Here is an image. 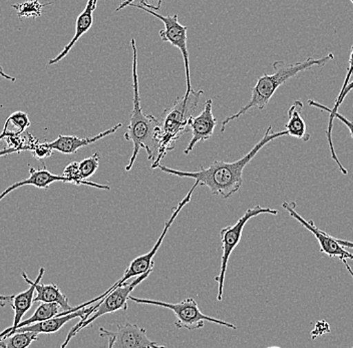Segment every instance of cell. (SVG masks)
Segmentation results:
<instances>
[{"label": "cell", "mask_w": 353, "mask_h": 348, "mask_svg": "<svg viewBox=\"0 0 353 348\" xmlns=\"http://www.w3.org/2000/svg\"><path fill=\"white\" fill-rule=\"evenodd\" d=\"M272 127H268L265 135L257 144L252 147L250 152L240 160L235 162H223L215 161L212 163L209 168L201 167L198 172H184L179 170L168 168V167L159 165L158 169L170 175L180 178H190L199 183L200 186H206L213 195L220 196L223 199H228L234 194L240 190L243 184V172L247 165L256 157L260 150L263 149L267 144L273 140L288 135L287 131L276 132L273 133Z\"/></svg>", "instance_id": "1"}, {"label": "cell", "mask_w": 353, "mask_h": 348, "mask_svg": "<svg viewBox=\"0 0 353 348\" xmlns=\"http://www.w3.org/2000/svg\"><path fill=\"white\" fill-rule=\"evenodd\" d=\"M132 48V90H134V108L130 118V124L128 125L125 139L134 144L132 157L129 164L125 166V171H131L134 162L138 158L141 150L147 152L148 158L154 160L158 155V142L157 134L160 130L161 122L158 119L151 114H145L141 107L140 92H139L138 78V50H137L136 41H131Z\"/></svg>", "instance_id": "2"}, {"label": "cell", "mask_w": 353, "mask_h": 348, "mask_svg": "<svg viewBox=\"0 0 353 348\" xmlns=\"http://www.w3.org/2000/svg\"><path fill=\"white\" fill-rule=\"evenodd\" d=\"M333 59H334V54H330L321 57V59L308 57L305 61L295 63H287L284 61H274L273 63V68L275 70L274 74H265L258 78L257 83H256L255 87L252 90L251 100L246 105L241 108L239 112L225 119L224 122L222 123V127H221V132L224 133L227 125L230 124L232 121L239 119L240 116L246 114L252 108H257L260 111L264 110L272 96H274L275 92H277V90L289 79L295 78L300 72H305V70H311V68L324 67L326 63H330Z\"/></svg>", "instance_id": "3"}, {"label": "cell", "mask_w": 353, "mask_h": 348, "mask_svg": "<svg viewBox=\"0 0 353 348\" xmlns=\"http://www.w3.org/2000/svg\"><path fill=\"white\" fill-rule=\"evenodd\" d=\"M203 94V90H192L189 96L178 99L173 107L165 110L160 130L157 134L158 142V155L152 165V169L158 168L169 152L175 149V143L184 134L187 133L188 122L193 116L197 109L199 101Z\"/></svg>", "instance_id": "4"}, {"label": "cell", "mask_w": 353, "mask_h": 348, "mask_svg": "<svg viewBox=\"0 0 353 348\" xmlns=\"http://www.w3.org/2000/svg\"><path fill=\"white\" fill-rule=\"evenodd\" d=\"M153 270L148 271L140 276L136 277V279L130 282V283L125 282V283L114 288L105 298L97 303L96 305L88 307V314L83 316V318L81 319V321L76 326H74L70 330L65 342L61 345V347H68L72 338H74L81 330L85 329L88 325H92L99 317L105 314H114V312L119 311V310H127L130 295L134 291L137 286L140 285L143 281H145L151 275Z\"/></svg>", "instance_id": "5"}, {"label": "cell", "mask_w": 353, "mask_h": 348, "mask_svg": "<svg viewBox=\"0 0 353 348\" xmlns=\"http://www.w3.org/2000/svg\"><path fill=\"white\" fill-rule=\"evenodd\" d=\"M198 186H200V185H199V183L196 182L195 181V184H194V186L192 187L189 193L187 194L186 197H185L182 201L179 203V205L176 206L175 210H173V213H172L170 219L165 222L164 229H163L162 234H161L160 237H159L158 241H157V243L154 244V246L153 248H152V250L150 251V252H148L147 254L141 255V256L137 257V258L132 260L131 264H130L129 267H128L127 271H125V274H123V276L121 277L120 280L117 281L116 283L112 286V287H110L109 289L107 290V291L103 293L101 295H99V296L96 297V298L92 299V300L88 301V303L81 304V305H79L81 306V308L88 307V306H90V304L99 303V301H101V299L105 298V297L107 296L109 293L112 292L114 288L118 287V286L121 285V284L125 283V282L129 281L131 278H136V277L140 276V275L143 274V273L154 269V262L153 259L154 255L157 254L159 249H160L161 246H162V243L163 241H164L165 235H167L169 229L171 228L172 224H173L174 221H175L176 216H178L179 213L182 211V209L184 208L187 204H189L190 201H191L192 195H193L194 191L196 190V188H197Z\"/></svg>", "instance_id": "6"}, {"label": "cell", "mask_w": 353, "mask_h": 348, "mask_svg": "<svg viewBox=\"0 0 353 348\" xmlns=\"http://www.w3.org/2000/svg\"><path fill=\"white\" fill-rule=\"evenodd\" d=\"M130 300L138 304H147V305L160 306L172 310L176 315V328H185L188 330H197L204 326L206 321L215 323L221 326H226L231 329H237L236 325L230 323L222 320V319L214 318L208 315L203 314L199 308L197 303L193 298H187L178 303H164V301L153 300V299H143L130 295Z\"/></svg>", "instance_id": "7"}, {"label": "cell", "mask_w": 353, "mask_h": 348, "mask_svg": "<svg viewBox=\"0 0 353 348\" xmlns=\"http://www.w3.org/2000/svg\"><path fill=\"white\" fill-rule=\"evenodd\" d=\"M261 214H270V215H277L278 211L274 209L266 208V207L257 206L254 208L248 209L244 215L238 220L237 223L233 226L225 227L220 231L221 247H222V256H221V268L218 276L215 277V281L218 282V294L217 300L222 301L223 290H224L225 276H226L227 268H228V262L230 259L232 252L234 249L237 247L241 240L243 230L245 225L249 220L261 215Z\"/></svg>", "instance_id": "8"}, {"label": "cell", "mask_w": 353, "mask_h": 348, "mask_svg": "<svg viewBox=\"0 0 353 348\" xmlns=\"http://www.w3.org/2000/svg\"><path fill=\"white\" fill-rule=\"evenodd\" d=\"M131 8H136L138 10H143L153 15L157 19H160L164 23V28L160 32V37L165 43H171L172 45L179 48L181 54H182L183 59H184L185 72H186L187 92L185 96H189L190 92H192L191 76H190V59L189 52L187 48V26L182 25L179 23L178 15H165L160 14L156 10L151 8H145L143 4H136L132 2L130 3Z\"/></svg>", "instance_id": "9"}, {"label": "cell", "mask_w": 353, "mask_h": 348, "mask_svg": "<svg viewBox=\"0 0 353 348\" xmlns=\"http://www.w3.org/2000/svg\"><path fill=\"white\" fill-rule=\"evenodd\" d=\"M99 336L109 339V348H160V345L151 340L147 336V330L138 325L125 323L117 326V331H110L105 328H99Z\"/></svg>", "instance_id": "10"}, {"label": "cell", "mask_w": 353, "mask_h": 348, "mask_svg": "<svg viewBox=\"0 0 353 348\" xmlns=\"http://www.w3.org/2000/svg\"><path fill=\"white\" fill-rule=\"evenodd\" d=\"M282 207L285 209L291 217L297 220L302 226L305 227L308 231H310V232L316 237L317 241H319V243L320 251H321L322 253L327 255L330 258L353 260V254L346 251L345 248L341 245L339 242L337 241L336 238L332 237L331 235L327 234V233L324 232V231L320 230L319 227H316V225L314 224V222L311 221V220L308 221V220L304 219L301 215L297 213L296 203L284 202L283 204H282Z\"/></svg>", "instance_id": "11"}, {"label": "cell", "mask_w": 353, "mask_h": 348, "mask_svg": "<svg viewBox=\"0 0 353 348\" xmlns=\"http://www.w3.org/2000/svg\"><path fill=\"white\" fill-rule=\"evenodd\" d=\"M212 105H213V101L208 99L205 103L203 112L197 116L190 118L188 125L192 130L193 136H192V140L190 141L187 149L185 150V155H188L190 152L193 151L198 143L206 142L213 136L214 130L217 125V119L214 116L213 112H212Z\"/></svg>", "instance_id": "12"}, {"label": "cell", "mask_w": 353, "mask_h": 348, "mask_svg": "<svg viewBox=\"0 0 353 348\" xmlns=\"http://www.w3.org/2000/svg\"><path fill=\"white\" fill-rule=\"evenodd\" d=\"M121 127H123V124L120 123V124L114 125V127H110L107 131L103 132V133L99 134V135L90 136V138L81 139L74 136L61 135L54 142H46V145L50 147V149L54 150V151L65 154V155H72V154H76L81 147L90 146V145L99 142V141L105 138V136L112 135L119 129H121Z\"/></svg>", "instance_id": "13"}, {"label": "cell", "mask_w": 353, "mask_h": 348, "mask_svg": "<svg viewBox=\"0 0 353 348\" xmlns=\"http://www.w3.org/2000/svg\"><path fill=\"white\" fill-rule=\"evenodd\" d=\"M21 276L24 281L30 285V288L26 291L19 293V294L13 295L12 301L10 303L11 307L14 311L13 325L4 329L3 331L0 332V339L12 334L13 330L17 328L19 323H21L24 314L32 308L33 303H34V293H37L35 291V281L30 280L26 272H22Z\"/></svg>", "instance_id": "14"}, {"label": "cell", "mask_w": 353, "mask_h": 348, "mask_svg": "<svg viewBox=\"0 0 353 348\" xmlns=\"http://www.w3.org/2000/svg\"><path fill=\"white\" fill-rule=\"evenodd\" d=\"M46 269L41 267L39 269L37 278L35 279V291L37 296L34 297V303H57L61 308L63 311H77L76 307H72L68 303V298L61 291L55 284H43L41 283L43 279Z\"/></svg>", "instance_id": "15"}, {"label": "cell", "mask_w": 353, "mask_h": 348, "mask_svg": "<svg viewBox=\"0 0 353 348\" xmlns=\"http://www.w3.org/2000/svg\"><path fill=\"white\" fill-rule=\"evenodd\" d=\"M88 312V307L81 308V309L77 310V311L70 312V314L65 315H55L52 318L46 319V320L41 321V323H33V325L23 326V327L17 328L14 331L12 332H23V331H32L35 334H55V332L61 330L68 323V321L72 320V319L83 318L85 314ZM10 334V336H11Z\"/></svg>", "instance_id": "16"}, {"label": "cell", "mask_w": 353, "mask_h": 348, "mask_svg": "<svg viewBox=\"0 0 353 348\" xmlns=\"http://www.w3.org/2000/svg\"><path fill=\"white\" fill-rule=\"evenodd\" d=\"M55 182L68 183V181L65 176L54 175V174L50 173L48 170H46V167H44L43 169H34L30 167V178L14 183V184L8 187L6 191L2 192V193L0 194V201H1L6 196L11 193V192L21 188V187L32 185V186L37 187V188L39 189H48L50 185L54 184Z\"/></svg>", "instance_id": "17"}, {"label": "cell", "mask_w": 353, "mask_h": 348, "mask_svg": "<svg viewBox=\"0 0 353 348\" xmlns=\"http://www.w3.org/2000/svg\"><path fill=\"white\" fill-rule=\"evenodd\" d=\"M96 6L97 4L94 3V0H88L85 10H83V12L79 14V17H77L76 34H74L72 41H70V43H68V45H65V48L61 50V54H59V56L48 61V65H55V63H59L61 59H65V57L68 56V52L72 50V48H74V45H76L77 41H79V39H81L83 34H87L88 30H90V28H92V21H94V19H92V13H94V10H96Z\"/></svg>", "instance_id": "18"}, {"label": "cell", "mask_w": 353, "mask_h": 348, "mask_svg": "<svg viewBox=\"0 0 353 348\" xmlns=\"http://www.w3.org/2000/svg\"><path fill=\"white\" fill-rule=\"evenodd\" d=\"M303 107V103L300 100L295 101L291 105L288 112H287L288 114V122L285 125V130L289 136L299 139L303 142H308L311 136L307 133L305 122L301 116Z\"/></svg>", "instance_id": "19"}, {"label": "cell", "mask_w": 353, "mask_h": 348, "mask_svg": "<svg viewBox=\"0 0 353 348\" xmlns=\"http://www.w3.org/2000/svg\"><path fill=\"white\" fill-rule=\"evenodd\" d=\"M39 339V334L32 331L14 332L10 336L0 339V347L26 348L32 345L33 341Z\"/></svg>", "instance_id": "20"}, {"label": "cell", "mask_w": 353, "mask_h": 348, "mask_svg": "<svg viewBox=\"0 0 353 348\" xmlns=\"http://www.w3.org/2000/svg\"><path fill=\"white\" fill-rule=\"evenodd\" d=\"M59 308L61 307L57 303H41V305L35 310L34 314L32 315V316L26 319V320L19 323L15 329L19 327H23V326L33 325V323H41V321L46 320V319L52 318V317H54L55 315L59 314ZM14 330H13V331H14Z\"/></svg>", "instance_id": "21"}, {"label": "cell", "mask_w": 353, "mask_h": 348, "mask_svg": "<svg viewBox=\"0 0 353 348\" xmlns=\"http://www.w3.org/2000/svg\"><path fill=\"white\" fill-rule=\"evenodd\" d=\"M50 2L41 3L39 0H28L22 3H15L11 8L17 10L19 19H39L43 14V10L46 6H50Z\"/></svg>", "instance_id": "22"}, {"label": "cell", "mask_w": 353, "mask_h": 348, "mask_svg": "<svg viewBox=\"0 0 353 348\" xmlns=\"http://www.w3.org/2000/svg\"><path fill=\"white\" fill-rule=\"evenodd\" d=\"M63 176L68 179V183L74 185H83V186H90L92 188L101 189V190H110L108 185L98 184V183L90 182V181L81 179V171H79V165L77 162H72L65 167Z\"/></svg>", "instance_id": "23"}, {"label": "cell", "mask_w": 353, "mask_h": 348, "mask_svg": "<svg viewBox=\"0 0 353 348\" xmlns=\"http://www.w3.org/2000/svg\"><path fill=\"white\" fill-rule=\"evenodd\" d=\"M99 161H101L99 154L96 153L79 163L81 179H90L96 173L97 170L99 169Z\"/></svg>", "instance_id": "24"}, {"label": "cell", "mask_w": 353, "mask_h": 348, "mask_svg": "<svg viewBox=\"0 0 353 348\" xmlns=\"http://www.w3.org/2000/svg\"><path fill=\"white\" fill-rule=\"evenodd\" d=\"M134 1V0H123V1H121V6L117 8L116 12H120V10L127 8V6H129L130 3H132ZM162 2V0H141V4H143V6H145V8L156 10V12H159V10H161Z\"/></svg>", "instance_id": "25"}, {"label": "cell", "mask_w": 353, "mask_h": 348, "mask_svg": "<svg viewBox=\"0 0 353 348\" xmlns=\"http://www.w3.org/2000/svg\"><path fill=\"white\" fill-rule=\"evenodd\" d=\"M52 152H54V150L46 146V143H43V144L39 143L32 153L33 154V157L37 158V160L43 161L44 158L50 157L52 155Z\"/></svg>", "instance_id": "26"}, {"label": "cell", "mask_w": 353, "mask_h": 348, "mask_svg": "<svg viewBox=\"0 0 353 348\" xmlns=\"http://www.w3.org/2000/svg\"><path fill=\"white\" fill-rule=\"evenodd\" d=\"M353 74V45L352 50H350V61H348V70L347 74H346L345 79H344L343 85H342L341 92L344 90V88L347 85V83L350 81V78Z\"/></svg>", "instance_id": "27"}, {"label": "cell", "mask_w": 353, "mask_h": 348, "mask_svg": "<svg viewBox=\"0 0 353 348\" xmlns=\"http://www.w3.org/2000/svg\"><path fill=\"white\" fill-rule=\"evenodd\" d=\"M8 127H10V125H8V122L6 121V124H4L3 131L0 134V141L4 140V139L8 138V136L21 135V134H23L17 129L8 130Z\"/></svg>", "instance_id": "28"}, {"label": "cell", "mask_w": 353, "mask_h": 348, "mask_svg": "<svg viewBox=\"0 0 353 348\" xmlns=\"http://www.w3.org/2000/svg\"><path fill=\"white\" fill-rule=\"evenodd\" d=\"M333 119H337V120L341 121L342 124H344L346 125V127H348V131H350V136H352V138L353 139V122L352 121L348 120L347 118H345V116H342L341 114H339V111L335 112L334 116H333Z\"/></svg>", "instance_id": "29"}, {"label": "cell", "mask_w": 353, "mask_h": 348, "mask_svg": "<svg viewBox=\"0 0 353 348\" xmlns=\"http://www.w3.org/2000/svg\"><path fill=\"white\" fill-rule=\"evenodd\" d=\"M13 295L11 296H6V295H0V305L6 306V303H11L12 301Z\"/></svg>", "instance_id": "30"}, {"label": "cell", "mask_w": 353, "mask_h": 348, "mask_svg": "<svg viewBox=\"0 0 353 348\" xmlns=\"http://www.w3.org/2000/svg\"><path fill=\"white\" fill-rule=\"evenodd\" d=\"M337 239V238H336ZM341 245L343 246L344 248L353 249V242L347 241V240L337 239Z\"/></svg>", "instance_id": "31"}, {"label": "cell", "mask_w": 353, "mask_h": 348, "mask_svg": "<svg viewBox=\"0 0 353 348\" xmlns=\"http://www.w3.org/2000/svg\"><path fill=\"white\" fill-rule=\"evenodd\" d=\"M0 76H2V78L8 79V81H12V83H14V81H17V79L13 78V76H10V74H6V72H4V70H2V68L0 67Z\"/></svg>", "instance_id": "32"}, {"label": "cell", "mask_w": 353, "mask_h": 348, "mask_svg": "<svg viewBox=\"0 0 353 348\" xmlns=\"http://www.w3.org/2000/svg\"><path fill=\"white\" fill-rule=\"evenodd\" d=\"M341 261H342V263L344 264V266H345L346 269H347L348 272L350 273V275H352V278H353V270H352V266H350V264H348L347 259H343V260H341Z\"/></svg>", "instance_id": "33"}, {"label": "cell", "mask_w": 353, "mask_h": 348, "mask_svg": "<svg viewBox=\"0 0 353 348\" xmlns=\"http://www.w3.org/2000/svg\"><path fill=\"white\" fill-rule=\"evenodd\" d=\"M94 3H98V0H94Z\"/></svg>", "instance_id": "34"}, {"label": "cell", "mask_w": 353, "mask_h": 348, "mask_svg": "<svg viewBox=\"0 0 353 348\" xmlns=\"http://www.w3.org/2000/svg\"><path fill=\"white\" fill-rule=\"evenodd\" d=\"M350 2H352V3L353 4V0H350Z\"/></svg>", "instance_id": "35"}]
</instances>
